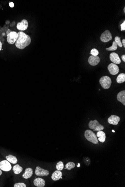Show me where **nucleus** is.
Returning a JSON list of instances; mask_svg holds the SVG:
<instances>
[{"instance_id": "1", "label": "nucleus", "mask_w": 125, "mask_h": 187, "mask_svg": "<svg viewBox=\"0 0 125 187\" xmlns=\"http://www.w3.org/2000/svg\"><path fill=\"white\" fill-rule=\"evenodd\" d=\"M18 37L15 43V46L20 49H24L28 46L31 42L30 37L23 31L18 33Z\"/></svg>"}, {"instance_id": "2", "label": "nucleus", "mask_w": 125, "mask_h": 187, "mask_svg": "<svg viewBox=\"0 0 125 187\" xmlns=\"http://www.w3.org/2000/svg\"><path fill=\"white\" fill-rule=\"evenodd\" d=\"M84 136L85 139L94 144H98L99 140L96 134L91 130H87L85 132Z\"/></svg>"}, {"instance_id": "3", "label": "nucleus", "mask_w": 125, "mask_h": 187, "mask_svg": "<svg viewBox=\"0 0 125 187\" xmlns=\"http://www.w3.org/2000/svg\"><path fill=\"white\" fill-rule=\"evenodd\" d=\"M7 41L8 43L14 44L15 43L18 37V33L15 31H12L8 29L7 31Z\"/></svg>"}, {"instance_id": "4", "label": "nucleus", "mask_w": 125, "mask_h": 187, "mask_svg": "<svg viewBox=\"0 0 125 187\" xmlns=\"http://www.w3.org/2000/svg\"><path fill=\"white\" fill-rule=\"evenodd\" d=\"M100 83L104 89H108L110 87L112 81L110 77L107 76L102 77L100 79Z\"/></svg>"}, {"instance_id": "5", "label": "nucleus", "mask_w": 125, "mask_h": 187, "mask_svg": "<svg viewBox=\"0 0 125 187\" xmlns=\"http://www.w3.org/2000/svg\"><path fill=\"white\" fill-rule=\"evenodd\" d=\"M88 126L90 129L95 130V131H102L104 128V126L100 124L96 120L90 121Z\"/></svg>"}, {"instance_id": "6", "label": "nucleus", "mask_w": 125, "mask_h": 187, "mask_svg": "<svg viewBox=\"0 0 125 187\" xmlns=\"http://www.w3.org/2000/svg\"><path fill=\"white\" fill-rule=\"evenodd\" d=\"M100 39V40L103 42H107L112 39V35L110 31L106 30L102 33Z\"/></svg>"}, {"instance_id": "7", "label": "nucleus", "mask_w": 125, "mask_h": 187, "mask_svg": "<svg viewBox=\"0 0 125 187\" xmlns=\"http://www.w3.org/2000/svg\"><path fill=\"white\" fill-rule=\"evenodd\" d=\"M12 169L10 162L7 160H3L0 162V169L5 172H9Z\"/></svg>"}, {"instance_id": "8", "label": "nucleus", "mask_w": 125, "mask_h": 187, "mask_svg": "<svg viewBox=\"0 0 125 187\" xmlns=\"http://www.w3.org/2000/svg\"><path fill=\"white\" fill-rule=\"evenodd\" d=\"M107 69L110 73L112 75H115L118 74L119 71L118 66L116 64L113 63H111L108 65Z\"/></svg>"}, {"instance_id": "9", "label": "nucleus", "mask_w": 125, "mask_h": 187, "mask_svg": "<svg viewBox=\"0 0 125 187\" xmlns=\"http://www.w3.org/2000/svg\"><path fill=\"white\" fill-rule=\"evenodd\" d=\"M35 173L36 176H45L49 175V171L42 169L39 166H38L36 168Z\"/></svg>"}, {"instance_id": "10", "label": "nucleus", "mask_w": 125, "mask_h": 187, "mask_svg": "<svg viewBox=\"0 0 125 187\" xmlns=\"http://www.w3.org/2000/svg\"><path fill=\"white\" fill-rule=\"evenodd\" d=\"M28 27V22L27 20L23 19L17 24V27L20 31H24L27 29Z\"/></svg>"}, {"instance_id": "11", "label": "nucleus", "mask_w": 125, "mask_h": 187, "mask_svg": "<svg viewBox=\"0 0 125 187\" xmlns=\"http://www.w3.org/2000/svg\"><path fill=\"white\" fill-rule=\"evenodd\" d=\"M100 61L99 57L97 56L91 55L89 57L88 62L89 64L92 66H96Z\"/></svg>"}, {"instance_id": "12", "label": "nucleus", "mask_w": 125, "mask_h": 187, "mask_svg": "<svg viewBox=\"0 0 125 187\" xmlns=\"http://www.w3.org/2000/svg\"><path fill=\"white\" fill-rule=\"evenodd\" d=\"M120 120V118L118 116L112 115L108 118L107 121L110 124L117 125L118 124Z\"/></svg>"}, {"instance_id": "13", "label": "nucleus", "mask_w": 125, "mask_h": 187, "mask_svg": "<svg viewBox=\"0 0 125 187\" xmlns=\"http://www.w3.org/2000/svg\"><path fill=\"white\" fill-rule=\"evenodd\" d=\"M110 59L114 64H118L121 63V61L120 58L119 57L118 54L116 53H112L110 55Z\"/></svg>"}, {"instance_id": "14", "label": "nucleus", "mask_w": 125, "mask_h": 187, "mask_svg": "<svg viewBox=\"0 0 125 187\" xmlns=\"http://www.w3.org/2000/svg\"><path fill=\"white\" fill-rule=\"evenodd\" d=\"M34 184L36 186L43 187L45 186V181L44 179L41 178H37L35 179L34 181Z\"/></svg>"}, {"instance_id": "15", "label": "nucleus", "mask_w": 125, "mask_h": 187, "mask_svg": "<svg viewBox=\"0 0 125 187\" xmlns=\"http://www.w3.org/2000/svg\"><path fill=\"white\" fill-rule=\"evenodd\" d=\"M62 173L60 171L57 170L52 174L51 179L54 181L58 180L60 179H62Z\"/></svg>"}, {"instance_id": "16", "label": "nucleus", "mask_w": 125, "mask_h": 187, "mask_svg": "<svg viewBox=\"0 0 125 187\" xmlns=\"http://www.w3.org/2000/svg\"><path fill=\"white\" fill-rule=\"evenodd\" d=\"M118 101L125 105V91H120L117 95Z\"/></svg>"}, {"instance_id": "17", "label": "nucleus", "mask_w": 125, "mask_h": 187, "mask_svg": "<svg viewBox=\"0 0 125 187\" xmlns=\"http://www.w3.org/2000/svg\"><path fill=\"white\" fill-rule=\"evenodd\" d=\"M96 136L98 137V140L102 143H104L106 140V134L104 132L102 131H98L97 133Z\"/></svg>"}, {"instance_id": "18", "label": "nucleus", "mask_w": 125, "mask_h": 187, "mask_svg": "<svg viewBox=\"0 0 125 187\" xmlns=\"http://www.w3.org/2000/svg\"><path fill=\"white\" fill-rule=\"evenodd\" d=\"M33 173V170L31 168H27L25 170V173L23 174V177L25 179H29L32 176Z\"/></svg>"}, {"instance_id": "19", "label": "nucleus", "mask_w": 125, "mask_h": 187, "mask_svg": "<svg viewBox=\"0 0 125 187\" xmlns=\"http://www.w3.org/2000/svg\"><path fill=\"white\" fill-rule=\"evenodd\" d=\"M6 158L7 161H8L10 163L13 164H16L18 161L16 157L13 156L11 155H9L8 156H6Z\"/></svg>"}, {"instance_id": "20", "label": "nucleus", "mask_w": 125, "mask_h": 187, "mask_svg": "<svg viewBox=\"0 0 125 187\" xmlns=\"http://www.w3.org/2000/svg\"><path fill=\"white\" fill-rule=\"evenodd\" d=\"M12 170L15 174H19L23 171V168L19 165L17 164L13 166Z\"/></svg>"}, {"instance_id": "21", "label": "nucleus", "mask_w": 125, "mask_h": 187, "mask_svg": "<svg viewBox=\"0 0 125 187\" xmlns=\"http://www.w3.org/2000/svg\"><path fill=\"white\" fill-rule=\"evenodd\" d=\"M125 81V73H121L118 76L117 79V82L118 83H122Z\"/></svg>"}, {"instance_id": "22", "label": "nucleus", "mask_w": 125, "mask_h": 187, "mask_svg": "<svg viewBox=\"0 0 125 187\" xmlns=\"http://www.w3.org/2000/svg\"><path fill=\"white\" fill-rule=\"evenodd\" d=\"M75 164L74 162H68L66 165V169L69 170H71L72 169H73L75 168Z\"/></svg>"}, {"instance_id": "23", "label": "nucleus", "mask_w": 125, "mask_h": 187, "mask_svg": "<svg viewBox=\"0 0 125 187\" xmlns=\"http://www.w3.org/2000/svg\"><path fill=\"white\" fill-rule=\"evenodd\" d=\"M118 48V46L117 43H115V41L113 42V44H112V46L109 48H107L106 50L108 51H114V50H116Z\"/></svg>"}, {"instance_id": "24", "label": "nucleus", "mask_w": 125, "mask_h": 187, "mask_svg": "<svg viewBox=\"0 0 125 187\" xmlns=\"http://www.w3.org/2000/svg\"><path fill=\"white\" fill-rule=\"evenodd\" d=\"M56 169L58 171H61L64 169V164L62 161H59L57 163Z\"/></svg>"}, {"instance_id": "25", "label": "nucleus", "mask_w": 125, "mask_h": 187, "mask_svg": "<svg viewBox=\"0 0 125 187\" xmlns=\"http://www.w3.org/2000/svg\"><path fill=\"white\" fill-rule=\"evenodd\" d=\"M115 42L117 43L118 46L119 47H122V44L121 41V38L118 36H116L115 38Z\"/></svg>"}, {"instance_id": "26", "label": "nucleus", "mask_w": 125, "mask_h": 187, "mask_svg": "<svg viewBox=\"0 0 125 187\" xmlns=\"http://www.w3.org/2000/svg\"><path fill=\"white\" fill-rule=\"evenodd\" d=\"M90 54L92 55L96 56H97L99 54V51L96 49H92L91 50Z\"/></svg>"}, {"instance_id": "27", "label": "nucleus", "mask_w": 125, "mask_h": 187, "mask_svg": "<svg viewBox=\"0 0 125 187\" xmlns=\"http://www.w3.org/2000/svg\"><path fill=\"white\" fill-rule=\"evenodd\" d=\"M14 187H26V184L23 183H18L15 184L14 185Z\"/></svg>"}, {"instance_id": "28", "label": "nucleus", "mask_w": 125, "mask_h": 187, "mask_svg": "<svg viewBox=\"0 0 125 187\" xmlns=\"http://www.w3.org/2000/svg\"><path fill=\"white\" fill-rule=\"evenodd\" d=\"M121 30H125V21H124V22L121 25Z\"/></svg>"}, {"instance_id": "29", "label": "nucleus", "mask_w": 125, "mask_h": 187, "mask_svg": "<svg viewBox=\"0 0 125 187\" xmlns=\"http://www.w3.org/2000/svg\"><path fill=\"white\" fill-rule=\"evenodd\" d=\"M9 6H10V7H11V8H13V7H14V5L13 2H10V3H9Z\"/></svg>"}, {"instance_id": "30", "label": "nucleus", "mask_w": 125, "mask_h": 187, "mask_svg": "<svg viewBox=\"0 0 125 187\" xmlns=\"http://www.w3.org/2000/svg\"><path fill=\"white\" fill-rule=\"evenodd\" d=\"M122 59L124 62H125V55H122L121 57Z\"/></svg>"}, {"instance_id": "31", "label": "nucleus", "mask_w": 125, "mask_h": 187, "mask_svg": "<svg viewBox=\"0 0 125 187\" xmlns=\"http://www.w3.org/2000/svg\"><path fill=\"white\" fill-rule=\"evenodd\" d=\"M122 45H123V46H124V47H125V39H124L122 40Z\"/></svg>"}, {"instance_id": "32", "label": "nucleus", "mask_w": 125, "mask_h": 187, "mask_svg": "<svg viewBox=\"0 0 125 187\" xmlns=\"http://www.w3.org/2000/svg\"><path fill=\"white\" fill-rule=\"evenodd\" d=\"M2 49V43L0 41V51Z\"/></svg>"}, {"instance_id": "33", "label": "nucleus", "mask_w": 125, "mask_h": 187, "mask_svg": "<svg viewBox=\"0 0 125 187\" xmlns=\"http://www.w3.org/2000/svg\"><path fill=\"white\" fill-rule=\"evenodd\" d=\"M2 174V171L0 169V176Z\"/></svg>"}, {"instance_id": "34", "label": "nucleus", "mask_w": 125, "mask_h": 187, "mask_svg": "<svg viewBox=\"0 0 125 187\" xmlns=\"http://www.w3.org/2000/svg\"><path fill=\"white\" fill-rule=\"evenodd\" d=\"M112 132H113L115 133V131L114 130H112Z\"/></svg>"}, {"instance_id": "35", "label": "nucleus", "mask_w": 125, "mask_h": 187, "mask_svg": "<svg viewBox=\"0 0 125 187\" xmlns=\"http://www.w3.org/2000/svg\"><path fill=\"white\" fill-rule=\"evenodd\" d=\"M124 12H125V8H124Z\"/></svg>"}]
</instances>
